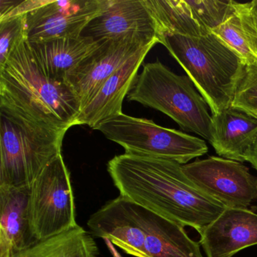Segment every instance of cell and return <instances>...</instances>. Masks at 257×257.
<instances>
[{"label":"cell","mask_w":257,"mask_h":257,"mask_svg":"<svg viewBox=\"0 0 257 257\" xmlns=\"http://www.w3.org/2000/svg\"><path fill=\"white\" fill-rule=\"evenodd\" d=\"M107 171L121 196L198 233L225 208L198 189L174 161L124 153L108 162Z\"/></svg>","instance_id":"cell-1"},{"label":"cell","mask_w":257,"mask_h":257,"mask_svg":"<svg viewBox=\"0 0 257 257\" xmlns=\"http://www.w3.org/2000/svg\"><path fill=\"white\" fill-rule=\"evenodd\" d=\"M0 110L52 128L78 125L80 105L68 85L49 79L36 62L28 38L0 67Z\"/></svg>","instance_id":"cell-2"},{"label":"cell","mask_w":257,"mask_h":257,"mask_svg":"<svg viewBox=\"0 0 257 257\" xmlns=\"http://www.w3.org/2000/svg\"><path fill=\"white\" fill-rule=\"evenodd\" d=\"M159 43L186 71L211 115L231 106L246 66L216 36L192 38L163 34Z\"/></svg>","instance_id":"cell-3"},{"label":"cell","mask_w":257,"mask_h":257,"mask_svg":"<svg viewBox=\"0 0 257 257\" xmlns=\"http://www.w3.org/2000/svg\"><path fill=\"white\" fill-rule=\"evenodd\" d=\"M0 187L29 189L61 153L67 130L52 128L0 110Z\"/></svg>","instance_id":"cell-4"},{"label":"cell","mask_w":257,"mask_h":257,"mask_svg":"<svg viewBox=\"0 0 257 257\" xmlns=\"http://www.w3.org/2000/svg\"><path fill=\"white\" fill-rule=\"evenodd\" d=\"M127 97L163 112L183 130L210 141L212 116L205 100L188 76L173 73L160 61L144 66Z\"/></svg>","instance_id":"cell-5"},{"label":"cell","mask_w":257,"mask_h":257,"mask_svg":"<svg viewBox=\"0 0 257 257\" xmlns=\"http://www.w3.org/2000/svg\"><path fill=\"white\" fill-rule=\"evenodd\" d=\"M95 130L121 146L127 154L167 159L182 165L208 152L204 140L124 113L100 123Z\"/></svg>","instance_id":"cell-6"},{"label":"cell","mask_w":257,"mask_h":257,"mask_svg":"<svg viewBox=\"0 0 257 257\" xmlns=\"http://www.w3.org/2000/svg\"><path fill=\"white\" fill-rule=\"evenodd\" d=\"M28 216L38 241L79 225L70 171L62 154L43 170L29 188Z\"/></svg>","instance_id":"cell-7"},{"label":"cell","mask_w":257,"mask_h":257,"mask_svg":"<svg viewBox=\"0 0 257 257\" xmlns=\"http://www.w3.org/2000/svg\"><path fill=\"white\" fill-rule=\"evenodd\" d=\"M188 178L206 195L231 208H247L257 198V177L241 162L210 156L183 165Z\"/></svg>","instance_id":"cell-8"},{"label":"cell","mask_w":257,"mask_h":257,"mask_svg":"<svg viewBox=\"0 0 257 257\" xmlns=\"http://www.w3.org/2000/svg\"><path fill=\"white\" fill-rule=\"evenodd\" d=\"M157 43L136 35L103 42L94 53L70 72L64 80L77 98L81 112L114 73L140 51Z\"/></svg>","instance_id":"cell-9"},{"label":"cell","mask_w":257,"mask_h":257,"mask_svg":"<svg viewBox=\"0 0 257 257\" xmlns=\"http://www.w3.org/2000/svg\"><path fill=\"white\" fill-rule=\"evenodd\" d=\"M163 34L198 38L212 34L225 17L230 1L144 0Z\"/></svg>","instance_id":"cell-10"},{"label":"cell","mask_w":257,"mask_h":257,"mask_svg":"<svg viewBox=\"0 0 257 257\" xmlns=\"http://www.w3.org/2000/svg\"><path fill=\"white\" fill-rule=\"evenodd\" d=\"M106 4L107 0H46L28 15V42L80 37Z\"/></svg>","instance_id":"cell-11"},{"label":"cell","mask_w":257,"mask_h":257,"mask_svg":"<svg viewBox=\"0 0 257 257\" xmlns=\"http://www.w3.org/2000/svg\"><path fill=\"white\" fill-rule=\"evenodd\" d=\"M84 32L100 43L136 35L159 43V28L144 0H107Z\"/></svg>","instance_id":"cell-12"},{"label":"cell","mask_w":257,"mask_h":257,"mask_svg":"<svg viewBox=\"0 0 257 257\" xmlns=\"http://www.w3.org/2000/svg\"><path fill=\"white\" fill-rule=\"evenodd\" d=\"M91 234L108 239L123 252L135 257H147L145 234L133 208V202L124 197L107 201L93 213L87 222Z\"/></svg>","instance_id":"cell-13"},{"label":"cell","mask_w":257,"mask_h":257,"mask_svg":"<svg viewBox=\"0 0 257 257\" xmlns=\"http://www.w3.org/2000/svg\"><path fill=\"white\" fill-rule=\"evenodd\" d=\"M199 234L207 257L234 256L257 245V213L248 208L225 207Z\"/></svg>","instance_id":"cell-14"},{"label":"cell","mask_w":257,"mask_h":257,"mask_svg":"<svg viewBox=\"0 0 257 257\" xmlns=\"http://www.w3.org/2000/svg\"><path fill=\"white\" fill-rule=\"evenodd\" d=\"M153 46L138 52L101 85L81 112L78 125L95 130L100 123L123 113V100L135 86L140 67Z\"/></svg>","instance_id":"cell-15"},{"label":"cell","mask_w":257,"mask_h":257,"mask_svg":"<svg viewBox=\"0 0 257 257\" xmlns=\"http://www.w3.org/2000/svg\"><path fill=\"white\" fill-rule=\"evenodd\" d=\"M211 116L209 142L216 153L224 159L246 162L257 142V118L231 106Z\"/></svg>","instance_id":"cell-16"},{"label":"cell","mask_w":257,"mask_h":257,"mask_svg":"<svg viewBox=\"0 0 257 257\" xmlns=\"http://www.w3.org/2000/svg\"><path fill=\"white\" fill-rule=\"evenodd\" d=\"M145 234L147 257H204L200 243L191 239L184 227L133 202Z\"/></svg>","instance_id":"cell-17"},{"label":"cell","mask_w":257,"mask_h":257,"mask_svg":"<svg viewBox=\"0 0 257 257\" xmlns=\"http://www.w3.org/2000/svg\"><path fill=\"white\" fill-rule=\"evenodd\" d=\"M103 43L82 35L29 44L33 56L43 73L49 79L64 82L67 75L94 53Z\"/></svg>","instance_id":"cell-18"},{"label":"cell","mask_w":257,"mask_h":257,"mask_svg":"<svg viewBox=\"0 0 257 257\" xmlns=\"http://www.w3.org/2000/svg\"><path fill=\"white\" fill-rule=\"evenodd\" d=\"M29 189L0 187V257H13L38 240L28 216Z\"/></svg>","instance_id":"cell-19"},{"label":"cell","mask_w":257,"mask_h":257,"mask_svg":"<svg viewBox=\"0 0 257 257\" xmlns=\"http://www.w3.org/2000/svg\"><path fill=\"white\" fill-rule=\"evenodd\" d=\"M234 52L245 66L257 64V0L235 2L229 7L222 22L212 31Z\"/></svg>","instance_id":"cell-20"},{"label":"cell","mask_w":257,"mask_h":257,"mask_svg":"<svg viewBox=\"0 0 257 257\" xmlns=\"http://www.w3.org/2000/svg\"><path fill=\"white\" fill-rule=\"evenodd\" d=\"M13 257H99L91 234L82 227L40 240Z\"/></svg>","instance_id":"cell-21"},{"label":"cell","mask_w":257,"mask_h":257,"mask_svg":"<svg viewBox=\"0 0 257 257\" xmlns=\"http://www.w3.org/2000/svg\"><path fill=\"white\" fill-rule=\"evenodd\" d=\"M28 15L0 21V67L5 64L16 45L28 38Z\"/></svg>","instance_id":"cell-22"},{"label":"cell","mask_w":257,"mask_h":257,"mask_svg":"<svg viewBox=\"0 0 257 257\" xmlns=\"http://www.w3.org/2000/svg\"><path fill=\"white\" fill-rule=\"evenodd\" d=\"M231 106L257 118V64L245 67Z\"/></svg>","instance_id":"cell-23"},{"label":"cell","mask_w":257,"mask_h":257,"mask_svg":"<svg viewBox=\"0 0 257 257\" xmlns=\"http://www.w3.org/2000/svg\"><path fill=\"white\" fill-rule=\"evenodd\" d=\"M20 2L19 0H0V19H4Z\"/></svg>","instance_id":"cell-24"},{"label":"cell","mask_w":257,"mask_h":257,"mask_svg":"<svg viewBox=\"0 0 257 257\" xmlns=\"http://www.w3.org/2000/svg\"><path fill=\"white\" fill-rule=\"evenodd\" d=\"M246 162L250 163L252 168L257 171V142L252 151L246 156Z\"/></svg>","instance_id":"cell-25"},{"label":"cell","mask_w":257,"mask_h":257,"mask_svg":"<svg viewBox=\"0 0 257 257\" xmlns=\"http://www.w3.org/2000/svg\"><path fill=\"white\" fill-rule=\"evenodd\" d=\"M104 240L105 244L107 246L108 249H109V252L112 254V256L113 257H122L121 255V254L118 252V251L117 250L116 248L115 247L113 244L111 243L110 240H108V239H103Z\"/></svg>","instance_id":"cell-26"}]
</instances>
